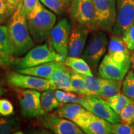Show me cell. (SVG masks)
<instances>
[{"label":"cell","instance_id":"obj_19","mask_svg":"<svg viewBox=\"0 0 134 134\" xmlns=\"http://www.w3.org/2000/svg\"><path fill=\"white\" fill-rule=\"evenodd\" d=\"M48 79L56 84L58 89L75 93L71 83L70 69H68V67L67 68L66 65L55 70Z\"/></svg>","mask_w":134,"mask_h":134},{"label":"cell","instance_id":"obj_22","mask_svg":"<svg viewBox=\"0 0 134 134\" xmlns=\"http://www.w3.org/2000/svg\"><path fill=\"white\" fill-rule=\"evenodd\" d=\"M20 129L19 119L17 117H0V134L18 133Z\"/></svg>","mask_w":134,"mask_h":134},{"label":"cell","instance_id":"obj_25","mask_svg":"<svg viewBox=\"0 0 134 134\" xmlns=\"http://www.w3.org/2000/svg\"><path fill=\"white\" fill-rule=\"evenodd\" d=\"M105 100L108 102L110 108L118 115H119L121 110L125 106L133 103V102L130 99L125 96L124 94L120 93V92L113 96L105 99Z\"/></svg>","mask_w":134,"mask_h":134},{"label":"cell","instance_id":"obj_42","mask_svg":"<svg viewBox=\"0 0 134 134\" xmlns=\"http://www.w3.org/2000/svg\"><path fill=\"white\" fill-rule=\"evenodd\" d=\"M131 62H132V65H133L134 68V53H132L131 55Z\"/></svg>","mask_w":134,"mask_h":134},{"label":"cell","instance_id":"obj_24","mask_svg":"<svg viewBox=\"0 0 134 134\" xmlns=\"http://www.w3.org/2000/svg\"><path fill=\"white\" fill-rule=\"evenodd\" d=\"M42 108L46 113L52 111L63 104L55 96V90H47L43 92L41 96Z\"/></svg>","mask_w":134,"mask_h":134},{"label":"cell","instance_id":"obj_17","mask_svg":"<svg viewBox=\"0 0 134 134\" xmlns=\"http://www.w3.org/2000/svg\"><path fill=\"white\" fill-rule=\"evenodd\" d=\"M108 54L119 60L131 57V51L127 47L122 37L114 34L110 36L108 47Z\"/></svg>","mask_w":134,"mask_h":134},{"label":"cell","instance_id":"obj_34","mask_svg":"<svg viewBox=\"0 0 134 134\" xmlns=\"http://www.w3.org/2000/svg\"><path fill=\"white\" fill-rule=\"evenodd\" d=\"M14 12V10L11 9L6 3L0 1V24L8 23Z\"/></svg>","mask_w":134,"mask_h":134},{"label":"cell","instance_id":"obj_20","mask_svg":"<svg viewBox=\"0 0 134 134\" xmlns=\"http://www.w3.org/2000/svg\"><path fill=\"white\" fill-rule=\"evenodd\" d=\"M63 62L67 67L80 74L83 75H93L90 65L83 58L68 56Z\"/></svg>","mask_w":134,"mask_h":134},{"label":"cell","instance_id":"obj_33","mask_svg":"<svg viewBox=\"0 0 134 134\" xmlns=\"http://www.w3.org/2000/svg\"><path fill=\"white\" fill-rule=\"evenodd\" d=\"M62 103L63 104L68 103H77L85 108V105H86V100H85V96H81V95L78 96V95L73 93V92L66 91Z\"/></svg>","mask_w":134,"mask_h":134},{"label":"cell","instance_id":"obj_18","mask_svg":"<svg viewBox=\"0 0 134 134\" xmlns=\"http://www.w3.org/2000/svg\"><path fill=\"white\" fill-rule=\"evenodd\" d=\"M111 124L91 113L86 125L81 129L88 134H111Z\"/></svg>","mask_w":134,"mask_h":134},{"label":"cell","instance_id":"obj_4","mask_svg":"<svg viewBox=\"0 0 134 134\" xmlns=\"http://www.w3.org/2000/svg\"><path fill=\"white\" fill-rule=\"evenodd\" d=\"M108 43V38L105 32H91L81 55V57L88 63L91 69L95 70L98 67L102 58L106 52Z\"/></svg>","mask_w":134,"mask_h":134},{"label":"cell","instance_id":"obj_35","mask_svg":"<svg viewBox=\"0 0 134 134\" xmlns=\"http://www.w3.org/2000/svg\"><path fill=\"white\" fill-rule=\"evenodd\" d=\"M14 113V106L7 99H0V115L9 116Z\"/></svg>","mask_w":134,"mask_h":134},{"label":"cell","instance_id":"obj_12","mask_svg":"<svg viewBox=\"0 0 134 134\" xmlns=\"http://www.w3.org/2000/svg\"><path fill=\"white\" fill-rule=\"evenodd\" d=\"M85 108L97 116L112 124L121 122L119 116L110 108L106 100L98 96H85Z\"/></svg>","mask_w":134,"mask_h":134},{"label":"cell","instance_id":"obj_3","mask_svg":"<svg viewBox=\"0 0 134 134\" xmlns=\"http://www.w3.org/2000/svg\"><path fill=\"white\" fill-rule=\"evenodd\" d=\"M65 58L57 53L52 47L44 43L32 48L23 57L13 60L11 64L18 70L51 62H63Z\"/></svg>","mask_w":134,"mask_h":134},{"label":"cell","instance_id":"obj_32","mask_svg":"<svg viewBox=\"0 0 134 134\" xmlns=\"http://www.w3.org/2000/svg\"><path fill=\"white\" fill-rule=\"evenodd\" d=\"M122 122L134 124V103L127 105L120 112L119 115Z\"/></svg>","mask_w":134,"mask_h":134},{"label":"cell","instance_id":"obj_39","mask_svg":"<svg viewBox=\"0 0 134 134\" xmlns=\"http://www.w3.org/2000/svg\"><path fill=\"white\" fill-rule=\"evenodd\" d=\"M65 93H66V91H64V90H60V89H58V90H57L56 91H55V96H56V98H57V99L59 100L60 102H61V103L62 102V99L63 97L65 96Z\"/></svg>","mask_w":134,"mask_h":134},{"label":"cell","instance_id":"obj_41","mask_svg":"<svg viewBox=\"0 0 134 134\" xmlns=\"http://www.w3.org/2000/svg\"><path fill=\"white\" fill-rule=\"evenodd\" d=\"M61 1H62L65 5H66L67 7H70V4H71V3L73 0H61Z\"/></svg>","mask_w":134,"mask_h":134},{"label":"cell","instance_id":"obj_27","mask_svg":"<svg viewBox=\"0 0 134 134\" xmlns=\"http://www.w3.org/2000/svg\"><path fill=\"white\" fill-rule=\"evenodd\" d=\"M70 72L71 83L72 87L74 89L75 93L79 94L80 95L83 96H88L83 75L73 71L71 69H70Z\"/></svg>","mask_w":134,"mask_h":134},{"label":"cell","instance_id":"obj_38","mask_svg":"<svg viewBox=\"0 0 134 134\" xmlns=\"http://www.w3.org/2000/svg\"><path fill=\"white\" fill-rule=\"evenodd\" d=\"M22 2H23V0H9L8 4H9V7L15 11L18 8V5Z\"/></svg>","mask_w":134,"mask_h":134},{"label":"cell","instance_id":"obj_40","mask_svg":"<svg viewBox=\"0 0 134 134\" xmlns=\"http://www.w3.org/2000/svg\"><path fill=\"white\" fill-rule=\"evenodd\" d=\"M5 92H6V90H5L4 87H3L2 83L0 81V97H1L3 95H4Z\"/></svg>","mask_w":134,"mask_h":134},{"label":"cell","instance_id":"obj_9","mask_svg":"<svg viewBox=\"0 0 134 134\" xmlns=\"http://www.w3.org/2000/svg\"><path fill=\"white\" fill-rule=\"evenodd\" d=\"M131 58L117 60L107 53L98 66L100 76L106 79L123 80L132 66Z\"/></svg>","mask_w":134,"mask_h":134},{"label":"cell","instance_id":"obj_23","mask_svg":"<svg viewBox=\"0 0 134 134\" xmlns=\"http://www.w3.org/2000/svg\"><path fill=\"white\" fill-rule=\"evenodd\" d=\"M12 57V47L8 27L0 24V58Z\"/></svg>","mask_w":134,"mask_h":134},{"label":"cell","instance_id":"obj_36","mask_svg":"<svg viewBox=\"0 0 134 134\" xmlns=\"http://www.w3.org/2000/svg\"><path fill=\"white\" fill-rule=\"evenodd\" d=\"M38 2L39 0H23V4L26 11L27 16L34 9Z\"/></svg>","mask_w":134,"mask_h":134},{"label":"cell","instance_id":"obj_15","mask_svg":"<svg viewBox=\"0 0 134 134\" xmlns=\"http://www.w3.org/2000/svg\"><path fill=\"white\" fill-rule=\"evenodd\" d=\"M90 32H91L86 27L73 24L68 41V56L81 57L88 39Z\"/></svg>","mask_w":134,"mask_h":134},{"label":"cell","instance_id":"obj_43","mask_svg":"<svg viewBox=\"0 0 134 134\" xmlns=\"http://www.w3.org/2000/svg\"><path fill=\"white\" fill-rule=\"evenodd\" d=\"M0 1H3V2H4V3H6V4H7L8 6H9V4H8V3H9V0H0Z\"/></svg>","mask_w":134,"mask_h":134},{"label":"cell","instance_id":"obj_11","mask_svg":"<svg viewBox=\"0 0 134 134\" xmlns=\"http://www.w3.org/2000/svg\"><path fill=\"white\" fill-rule=\"evenodd\" d=\"M39 123L43 128L55 134H83L81 128L71 120L51 114L40 117Z\"/></svg>","mask_w":134,"mask_h":134},{"label":"cell","instance_id":"obj_1","mask_svg":"<svg viewBox=\"0 0 134 134\" xmlns=\"http://www.w3.org/2000/svg\"><path fill=\"white\" fill-rule=\"evenodd\" d=\"M6 26L11 43L13 57L23 56L34 46L23 2L18 5L16 11L10 17Z\"/></svg>","mask_w":134,"mask_h":134},{"label":"cell","instance_id":"obj_16","mask_svg":"<svg viewBox=\"0 0 134 134\" xmlns=\"http://www.w3.org/2000/svg\"><path fill=\"white\" fill-rule=\"evenodd\" d=\"M65 65L63 62H51L42 63L31 68L18 70L17 71L23 74L32 75V76L48 79L52 73L55 70Z\"/></svg>","mask_w":134,"mask_h":134},{"label":"cell","instance_id":"obj_6","mask_svg":"<svg viewBox=\"0 0 134 134\" xmlns=\"http://www.w3.org/2000/svg\"><path fill=\"white\" fill-rule=\"evenodd\" d=\"M94 31L110 32L116 21V0H93Z\"/></svg>","mask_w":134,"mask_h":134},{"label":"cell","instance_id":"obj_10","mask_svg":"<svg viewBox=\"0 0 134 134\" xmlns=\"http://www.w3.org/2000/svg\"><path fill=\"white\" fill-rule=\"evenodd\" d=\"M71 24L66 18H62L55 25L50 35V42L53 50L60 55L66 58L68 44Z\"/></svg>","mask_w":134,"mask_h":134},{"label":"cell","instance_id":"obj_8","mask_svg":"<svg viewBox=\"0 0 134 134\" xmlns=\"http://www.w3.org/2000/svg\"><path fill=\"white\" fill-rule=\"evenodd\" d=\"M69 8L70 18L72 24L85 26L90 32L94 31L93 0H73Z\"/></svg>","mask_w":134,"mask_h":134},{"label":"cell","instance_id":"obj_14","mask_svg":"<svg viewBox=\"0 0 134 134\" xmlns=\"http://www.w3.org/2000/svg\"><path fill=\"white\" fill-rule=\"evenodd\" d=\"M56 114L74 122L80 128L86 125L91 113L77 103H64L56 110Z\"/></svg>","mask_w":134,"mask_h":134},{"label":"cell","instance_id":"obj_7","mask_svg":"<svg viewBox=\"0 0 134 134\" xmlns=\"http://www.w3.org/2000/svg\"><path fill=\"white\" fill-rule=\"evenodd\" d=\"M18 95L21 114L26 118L40 117L46 114L42 108L39 91L32 89H15Z\"/></svg>","mask_w":134,"mask_h":134},{"label":"cell","instance_id":"obj_21","mask_svg":"<svg viewBox=\"0 0 134 134\" xmlns=\"http://www.w3.org/2000/svg\"><path fill=\"white\" fill-rule=\"evenodd\" d=\"M122 80L101 78L100 96L107 99L119 93L122 88Z\"/></svg>","mask_w":134,"mask_h":134},{"label":"cell","instance_id":"obj_2","mask_svg":"<svg viewBox=\"0 0 134 134\" xmlns=\"http://www.w3.org/2000/svg\"><path fill=\"white\" fill-rule=\"evenodd\" d=\"M27 19L30 34L35 42L42 43L49 38L56 22L54 13L38 2Z\"/></svg>","mask_w":134,"mask_h":134},{"label":"cell","instance_id":"obj_5","mask_svg":"<svg viewBox=\"0 0 134 134\" xmlns=\"http://www.w3.org/2000/svg\"><path fill=\"white\" fill-rule=\"evenodd\" d=\"M8 85L14 89H32L39 91L58 89L54 82L49 79L23 74L18 71H9L6 75Z\"/></svg>","mask_w":134,"mask_h":134},{"label":"cell","instance_id":"obj_29","mask_svg":"<svg viewBox=\"0 0 134 134\" xmlns=\"http://www.w3.org/2000/svg\"><path fill=\"white\" fill-rule=\"evenodd\" d=\"M41 2L50 11L58 15L63 14L68 8L61 0H41Z\"/></svg>","mask_w":134,"mask_h":134},{"label":"cell","instance_id":"obj_28","mask_svg":"<svg viewBox=\"0 0 134 134\" xmlns=\"http://www.w3.org/2000/svg\"><path fill=\"white\" fill-rule=\"evenodd\" d=\"M122 92L134 103V72L129 70L122 82Z\"/></svg>","mask_w":134,"mask_h":134},{"label":"cell","instance_id":"obj_30","mask_svg":"<svg viewBox=\"0 0 134 134\" xmlns=\"http://www.w3.org/2000/svg\"><path fill=\"white\" fill-rule=\"evenodd\" d=\"M111 134H134V124L123 122L112 124Z\"/></svg>","mask_w":134,"mask_h":134},{"label":"cell","instance_id":"obj_37","mask_svg":"<svg viewBox=\"0 0 134 134\" xmlns=\"http://www.w3.org/2000/svg\"><path fill=\"white\" fill-rule=\"evenodd\" d=\"M12 58H0V68L9 66L12 63Z\"/></svg>","mask_w":134,"mask_h":134},{"label":"cell","instance_id":"obj_31","mask_svg":"<svg viewBox=\"0 0 134 134\" xmlns=\"http://www.w3.org/2000/svg\"><path fill=\"white\" fill-rule=\"evenodd\" d=\"M122 40L124 42L127 47L130 51L134 50V21L125 30L121 36Z\"/></svg>","mask_w":134,"mask_h":134},{"label":"cell","instance_id":"obj_13","mask_svg":"<svg viewBox=\"0 0 134 134\" xmlns=\"http://www.w3.org/2000/svg\"><path fill=\"white\" fill-rule=\"evenodd\" d=\"M116 21L112 32L121 36L134 21V0H116Z\"/></svg>","mask_w":134,"mask_h":134},{"label":"cell","instance_id":"obj_44","mask_svg":"<svg viewBox=\"0 0 134 134\" xmlns=\"http://www.w3.org/2000/svg\"><path fill=\"white\" fill-rule=\"evenodd\" d=\"M133 52H134V50H133Z\"/></svg>","mask_w":134,"mask_h":134},{"label":"cell","instance_id":"obj_26","mask_svg":"<svg viewBox=\"0 0 134 134\" xmlns=\"http://www.w3.org/2000/svg\"><path fill=\"white\" fill-rule=\"evenodd\" d=\"M83 75L88 96H100V80L101 78H97L94 75Z\"/></svg>","mask_w":134,"mask_h":134}]
</instances>
